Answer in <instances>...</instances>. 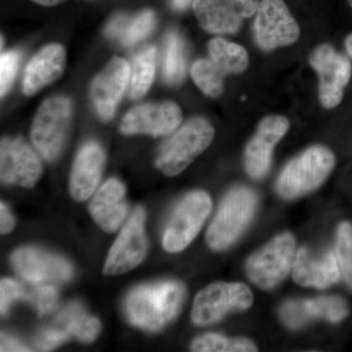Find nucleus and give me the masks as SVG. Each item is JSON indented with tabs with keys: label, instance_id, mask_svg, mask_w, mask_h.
Returning a JSON list of instances; mask_svg holds the SVG:
<instances>
[{
	"label": "nucleus",
	"instance_id": "f257e3e1",
	"mask_svg": "<svg viewBox=\"0 0 352 352\" xmlns=\"http://www.w3.org/2000/svg\"><path fill=\"white\" fill-rule=\"evenodd\" d=\"M185 296V285L175 280L141 285L126 296L124 314L131 325L159 332L175 320Z\"/></svg>",
	"mask_w": 352,
	"mask_h": 352
},
{
	"label": "nucleus",
	"instance_id": "f03ea898",
	"mask_svg": "<svg viewBox=\"0 0 352 352\" xmlns=\"http://www.w3.org/2000/svg\"><path fill=\"white\" fill-rule=\"evenodd\" d=\"M336 166L333 153L324 146H312L295 159L278 176V195L293 200L307 195L327 179Z\"/></svg>",
	"mask_w": 352,
	"mask_h": 352
},
{
	"label": "nucleus",
	"instance_id": "7ed1b4c3",
	"mask_svg": "<svg viewBox=\"0 0 352 352\" xmlns=\"http://www.w3.org/2000/svg\"><path fill=\"white\" fill-rule=\"evenodd\" d=\"M256 207L258 196L252 189L244 186L231 189L206 234L208 247L220 252L233 245L249 226Z\"/></svg>",
	"mask_w": 352,
	"mask_h": 352
},
{
	"label": "nucleus",
	"instance_id": "20e7f679",
	"mask_svg": "<svg viewBox=\"0 0 352 352\" xmlns=\"http://www.w3.org/2000/svg\"><path fill=\"white\" fill-rule=\"evenodd\" d=\"M214 129L208 120L194 118L186 122L160 150L156 166L164 175L182 173L212 143Z\"/></svg>",
	"mask_w": 352,
	"mask_h": 352
},
{
	"label": "nucleus",
	"instance_id": "39448f33",
	"mask_svg": "<svg viewBox=\"0 0 352 352\" xmlns=\"http://www.w3.org/2000/svg\"><path fill=\"white\" fill-rule=\"evenodd\" d=\"M71 118L72 104L66 97H51L39 107L31 136L34 148L46 161H55L63 151Z\"/></svg>",
	"mask_w": 352,
	"mask_h": 352
},
{
	"label": "nucleus",
	"instance_id": "423d86ee",
	"mask_svg": "<svg viewBox=\"0 0 352 352\" xmlns=\"http://www.w3.org/2000/svg\"><path fill=\"white\" fill-rule=\"evenodd\" d=\"M296 256V239L285 232L252 254L245 263V272L258 288H275L289 274Z\"/></svg>",
	"mask_w": 352,
	"mask_h": 352
},
{
	"label": "nucleus",
	"instance_id": "0eeeda50",
	"mask_svg": "<svg viewBox=\"0 0 352 352\" xmlns=\"http://www.w3.org/2000/svg\"><path fill=\"white\" fill-rule=\"evenodd\" d=\"M212 208V200L206 192L194 191L184 197L164 229V249L171 254L186 249L200 232Z\"/></svg>",
	"mask_w": 352,
	"mask_h": 352
},
{
	"label": "nucleus",
	"instance_id": "6e6552de",
	"mask_svg": "<svg viewBox=\"0 0 352 352\" xmlns=\"http://www.w3.org/2000/svg\"><path fill=\"white\" fill-rule=\"evenodd\" d=\"M254 295L244 283L217 282L199 292L194 300L191 319L198 326L221 320L229 312L252 307Z\"/></svg>",
	"mask_w": 352,
	"mask_h": 352
},
{
	"label": "nucleus",
	"instance_id": "1a4fd4ad",
	"mask_svg": "<svg viewBox=\"0 0 352 352\" xmlns=\"http://www.w3.org/2000/svg\"><path fill=\"white\" fill-rule=\"evenodd\" d=\"M100 321L87 314L80 302H71L58 314L50 326L43 329L36 338V346L41 351H51L76 338L91 342L98 338Z\"/></svg>",
	"mask_w": 352,
	"mask_h": 352
},
{
	"label": "nucleus",
	"instance_id": "9d476101",
	"mask_svg": "<svg viewBox=\"0 0 352 352\" xmlns=\"http://www.w3.org/2000/svg\"><path fill=\"white\" fill-rule=\"evenodd\" d=\"M254 41L264 51L288 46L300 38V25L284 0H261L254 22Z\"/></svg>",
	"mask_w": 352,
	"mask_h": 352
},
{
	"label": "nucleus",
	"instance_id": "9b49d317",
	"mask_svg": "<svg viewBox=\"0 0 352 352\" xmlns=\"http://www.w3.org/2000/svg\"><path fill=\"white\" fill-rule=\"evenodd\" d=\"M319 76V99L323 107L333 109L344 98V89L351 82L352 65L346 55L340 54L330 44L315 48L309 58Z\"/></svg>",
	"mask_w": 352,
	"mask_h": 352
},
{
	"label": "nucleus",
	"instance_id": "f8f14e48",
	"mask_svg": "<svg viewBox=\"0 0 352 352\" xmlns=\"http://www.w3.org/2000/svg\"><path fill=\"white\" fill-rule=\"evenodd\" d=\"M144 226V210L136 208L109 252L104 274L108 276L124 274L144 261L148 250Z\"/></svg>",
	"mask_w": 352,
	"mask_h": 352
},
{
	"label": "nucleus",
	"instance_id": "ddd939ff",
	"mask_svg": "<svg viewBox=\"0 0 352 352\" xmlns=\"http://www.w3.org/2000/svg\"><path fill=\"white\" fill-rule=\"evenodd\" d=\"M261 0H194L201 27L212 34H235L247 18L258 12Z\"/></svg>",
	"mask_w": 352,
	"mask_h": 352
},
{
	"label": "nucleus",
	"instance_id": "4468645a",
	"mask_svg": "<svg viewBox=\"0 0 352 352\" xmlns=\"http://www.w3.org/2000/svg\"><path fill=\"white\" fill-rule=\"evenodd\" d=\"M43 173V164L24 139L4 138L0 146V176L6 184L32 188Z\"/></svg>",
	"mask_w": 352,
	"mask_h": 352
},
{
	"label": "nucleus",
	"instance_id": "2eb2a0df",
	"mask_svg": "<svg viewBox=\"0 0 352 352\" xmlns=\"http://www.w3.org/2000/svg\"><path fill=\"white\" fill-rule=\"evenodd\" d=\"M289 127V120L283 116H270L261 120L244 154L245 173L252 179H263L267 175L273 150Z\"/></svg>",
	"mask_w": 352,
	"mask_h": 352
},
{
	"label": "nucleus",
	"instance_id": "dca6fc26",
	"mask_svg": "<svg viewBox=\"0 0 352 352\" xmlns=\"http://www.w3.org/2000/svg\"><path fill=\"white\" fill-rule=\"evenodd\" d=\"M182 122V109L173 102L144 104L124 116L120 131L126 135L148 134L159 138L171 133Z\"/></svg>",
	"mask_w": 352,
	"mask_h": 352
},
{
	"label": "nucleus",
	"instance_id": "f3484780",
	"mask_svg": "<svg viewBox=\"0 0 352 352\" xmlns=\"http://www.w3.org/2000/svg\"><path fill=\"white\" fill-rule=\"evenodd\" d=\"M14 270L32 284L66 282L73 277L74 270L67 259L36 248L18 249L11 256Z\"/></svg>",
	"mask_w": 352,
	"mask_h": 352
},
{
	"label": "nucleus",
	"instance_id": "a211bd4d",
	"mask_svg": "<svg viewBox=\"0 0 352 352\" xmlns=\"http://www.w3.org/2000/svg\"><path fill=\"white\" fill-rule=\"evenodd\" d=\"M131 80V66L124 59L115 57L97 75L90 88L92 102L103 120H112Z\"/></svg>",
	"mask_w": 352,
	"mask_h": 352
},
{
	"label": "nucleus",
	"instance_id": "6ab92c4d",
	"mask_svg": "<svg viewBox=\"0 0 352 352\" xmlns=\"http://www.w3.org/2000/svg\"><path fill=\"white\" fill-rule=\"evenodd\" d=\"M342 277L335 252L328 250L315 254L308 248H302L294 263L293 278L303 287L326 289L339 282Z\"/></svg>",
	"mask_w": 352,
	"mask_h": 352
},
{
	"label": "nucleus",
	"instance_id": "aec40b11",
	"mask_svg": "<svg viewBox=\"0 0 352 352\" xmlns=\"http://www.w3.org/2000/svg\"><path fill=\"white\" fill-rule=\"evenodd\" d=\"M105 164V153L98 143L87 142L76 155L71 177L69 194L76 201L87 200L98 187Z\"/></svg>",
	"mask_w": 352,
	"mask_h": 352
},
{
	"label": "nucleus",
	"instance_id": "412c9836",
	"mask_svg": "<svg viewBox=\"0 0 352 352\" xmlns=\"http://www.w3.org/2000/svg\"><path fill=\"white\" fill-rule=\"evenodd\" d=\"M89 212L102 230L108 233L117 231L127 214L124 184L116 178L104 183L92 198Z\"/></svg>",
	"mask_w": 352,
	"mask_h": 352
},
{
	"label": "nucleus",
	"instance_id": "4be33fe9",
	"mask_svg": "<svg viewBox=\"0 0 352 352\" xmlns=\"http://www.w3.org/2000/svg\"><path fill=\"white\" fill-rule=\"evenodd\" d=\"M66 53L60 44H50L32 58L25 68L23 92L27 96L36 94L56 80L64 72Z\"/></svg>",
	"mask_w": 352,
	"mask_h": 352
},
{
	"label": "nucleus",
	"instance_id": "5701e85b",
	"mask_svg": "<svg viewBox=\"0 0 352 352\" xmlns=\"http://www.w3.org/2000/svg\"><path fill=\"white\" fill-rule=\"evenodd\" d=\"M156 22L154 11L149 9L134 15L120 13L109 21L105 34L116 43L129 47L147 38L154 31Z\"/></svg>",
	"mask_w": 352,
	"mask_h": 352
},
{
	"label": "nucleus",
	"instance_id": "b1692460",
	"mask_svg": "<svg viewBox=\"0 0 352 352\" xmlns=\"http://www.w3.org/2000/svg\"><path fill=\"white\" fill-rule=\"evenodd\" d=\"M156 60L155 46L143 48L132 59L129 91L131 99L141 98L151 87L156 73Z\"/></svg>",
	"mask_w": 352,
	"mask_h": 352
},
{
	"label": "nucleus",
	"instance_id": "393cba45",
	"mask_svg": "<svg viewBox=\"0 0 352 352\" xmlns=\"http://www.w3.org/2000/svg\"><path fill=\"white\" fill-rule=\"evenodd\" d=\"M208 52L224 74H240L248 68L249 55L243 46L221 38L212 39Z\"/></svg>",
	"mask_w": 352,
	"mask_h": 352
},
{
	"label": "nucleus",
	"instance_id": "a878e982",
	"mask_svg": "<svg viewBox=\"0 0 352 352\" xmlns=\"http://www.w3.org/2000/svg\"><path fill=\"white\" fill-rule=\"evenodd\" d=\"M163 73L170 85L182 82L186 74L184 41L176 31L168 32L164 36Z\"/></svg>",
	"mask_w": 352,
	"mask_h": 352
},
{
	"label": "nucleus",
	"instance_id": "bb28decb",
	"mask_svg": "<svg viewBox=\"0 0 352 352\" xmlns=\"http://www.w3.org/2000/svg\"><path fill=\"white\" fill-rule=\"evenodd\" d=\"M191 351L195 352H252L258 351V346L245 338L224 337L219 333H207L194 340Z\"/></svg>",
	"mask_w": 352,
	"mask_h": 352
},
{
	"label": "nucleus",
	"instance_id": "cd10ccee",
	"mask_svg": "<svg viewBox=\"0 0 352 352\" xmlns=\"http://www.w3.org/2000/svg\"><path fill=\"white\" fill-rule=\"evenodd\" d=\"M224 75L226 74L212 60H198L191 68L194 82L210 97H219L223 92Z\"/></svg>",
	"mask_w": 352,
	"mask_h": 352
},
{
	"label": "nucleus",
	"instance_id": "c85d7f7f",
	"mask_svg": "<svg viewBox=\"0 0 352 352\" xmlns=\"http://www.w3.org/2000/svg\"><path fill=\"white\" fill-rule=\"evenodd\" d=\"M305 303L312 319H325L332 323H340L349 314V305L340 296H319L311 300H305Z\"/></svg>",
	"mask_w": 352,
	"mask_h": 352
},
{
	"label": "nucleus",
	"instance_id": "c756f323",
	"mask_svg": "<svg viewBox=\"0 0 352 352\" xmlns=\"http://www.w3.org/2000/svg\"><path fill=\"white\" fill-rule=\"evenodd\" d=\"M335 254L347 286L352 289V223L340 222L336 235Z\"/></svg>",
	"mask_w": 352,
	"mask_h": 352
},
{
	"label": "nucleus",
	"instance_id": "7c9ffc66",
	"mask_svg": "<svg viewBox=\"0 0 352 352\" xmlns=\"http://www.w3.org/2000/svg\"><path fill=\"white\" fill-rule=\"evenodd\" d=\"M24 300L36 307L39 316H41L50 314L56 307L58 289L50 284H34L32 288L25 289Z\"/></svg>",
	"mask_w": 352,
	"mask_h": 352
},
{
	"label": "nucleus",
	"instance_id": "2f4dec72",
	"mask_svg": "<svg viewBox=\"0 0 352 352\" xmlns=\"http://www.w3.org/2000/svg\"><path fill=\"white\" fill-rule=\"evenodd\" d=\"M280 318L292 330L302 328L314 320L308 311L305 300H289L280 308Z\"/></svg>",
	"mask_w": 352,
	"mask_h": 352
},
{
	"label": "nucleus",
	"instance_id": "473e14b6",
	"mask_svg": "<svg viewBox=\"0 0 352 352\" xmlns=\"http://www.w3.org/2000/svg\"><path fill=\"white\" fill-rule=\"evenodd\" d=\"M21 56L18 51H8L0 58V91L6 96L17 75Z\"/></svg>",
	"mask_w": 352,
	"mask_h": 352
},
{
	"label": "nucleus",
	"instance_id": "72a5a7b5",
	"mask_svg": "<svg viewBox=\"0 0 352 352\" xmlns=\"http://www.w3.org/2000/svg\"><path fill=\"white\" fill-rule=\"evenodd\" d=\"M25 288L12 279H2L0 283V311L2 316L8 314L11 305L24 300Z\"/></svg>",
	"mask_w": 352,
	"mask_h": 352
},
{
	"label": "nucleus",
	"instance_id": "f704fd0d",
	"mask_svg": "<svg viewBox=\"0 0 352 352\" xmlns=\"http://www.w3.org/2000/svg\"><path fill=\"white\" fill-rule=\"evenodd\" d=\"M15 226V220L10 210L3 201L0 204V231L1 234H7L12 231Z\"/></svg>",
	"mask_w": 352,
	"mask_h": 352
},
{
	"label": "nucleus",
	"instance_id": "c9c22d12",
	"mask_svg": "<svg viewBox=\"0 0 352 352\" xmlns=\"http://www.w3.org/2000/svg\"><path fill=\"white\" fill-rule=\"evenodd\" d=\"M0 351H30V349L24 344H21L19 340L14 339L10 336L1 333V346Z\"/></svg>",
	"mask_w": 352,
	"mask_h": 352
},
{
	"label": "nucleus",
	"instance_id": "e433bc0d",
	"mask_svg": "<svg viewBox=\"0 0 352 352\" xmlns=\"http://www.w3.org/2000/svg\"><path fill=\"white\" fill-rule=\"evenodd\" d=\"M192 0H170L171 6L176 11H184L191 4Z\"/></svg>",
	"mask_w": 352,
	"mask_h": 352
},
{
	"label": "nucleus",
	"instance_id": "4c0bfd02",
	"mask_svg": "<svg viewBox=\"0 0 352 352\" xmlns=\"http://www.w3.org/2000/svg\"><path fill=\"white\" fill-rule=\"evenodd\" d=\"M32 1H34V3L38 4V6L53 7L62 3V2L66 1V0H32Z\"/></svg>",
	"mask_w": 352,
	"mask_h": 352
},
{
	"label": "nucleus",
	"instance_id": "58836bf2",
	"mask_svg": "<svg viewBox=\"0 0 352 352\" xmlns=\"http://www.w3.org/2000/svg\"><path fill=\"white\" fill-rule=\"evenodd\" d=\"M344 47H346L347 55L352 60V32L346 36L344 41Z\"/></svg>",
	"mask_w": 352,
	"mask_h": 352
},
{
	"label": "nucleus",
	"instance_id": "ea45409f",
	"mask_svg": "<svg viewBox=\"0 0 352 352\" xmlns=\"http://www.w3.org/2000/svg\"><path fill=\"white\" fill-rule=\"evenodd\" d=\"M347 4H349V7L352 9V0H346Z\"/></svg>",
	"mask_w": 352,
	"mask_h": 352
}]
</instances>
